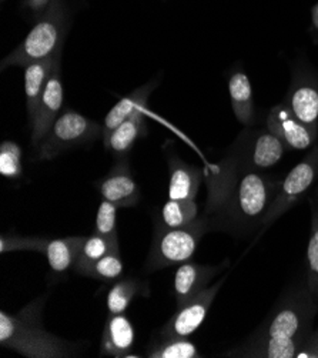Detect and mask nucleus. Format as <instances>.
I'll use <instances>...</instances> for the list:
<instances>
[{
    "label": "nucleus",
    "mask_w": 318,
    "mask_h": 358,
    "mask_svg": "<svg viewBox=\"0 0 318 358\" xmlns=\"http://www.w3.org/2000/svg\"><path fill=\"white\" fill-rule=\"evenodd\" d=\"M281 183L240 164L234 152L208 178V203L204 219L208 230H247L263 224Z\"/></svg>",
    "instance_id": "obj_1"
},
{
    "label": "nucleus",
    "mask_w": 318,
    "mask_h": 358,
    "mask_svg": "<svg viewBox=\"0 0 318 358\" xmlns=\"http://www.w3.org/2000/svg\"><path fill=\"white\" fill-rule=\"evenodd\" d=\"M45 297H39L17 314L0 313V345L30 358L72 357L76 345L60 340L43 329Z\"/></svg>",
    "instance_id": "obj_2"
},
{
    "label": "nucleus",
    "mask_w": 318,
    "mask_h": 358,
    "mask_svg": "<svg viewBox=\"0 0 318 358\" xmlns=\"http://www.w3.org/2000/svg\"><path fill=\"white\" fill-rule=\"evenodd\" d=\"M318 304L305 287H297L273 308L264 323L249 337V340L293 341L300 345L311 333L312 320Z\"/></svg>",
    "instance_id": "obj_3"
},
{
    "label": "nucleus",
    "mask_w": 318,
    "mask_h": 358,
    "mask_svg": "<svg viewBox=\"0 0 318 358\" xmlns=\"http://www.w3.org/2000/svg\"><path fill=\"white\" fill-rule=\"evenodd\" d=\"M67 33V12L63 0H52L39 20L27 33L24 41L9 53L0 64L5 70L9 66H22L48 59L62 53Z\"/></svg>",
    "instance_id": "obj_4"
},
{
    "label": "nucleus",
    "mask_w": 318,
    "mask_h": 358,
    "mask_svg": "<svg viewBox=\"0 0 318 358\" xmlns=\"http://www.w3.org/2000/svg\"><path fill=\"white\" fill-rule=\"evenodd\" d=\"M207 231L210 230L204 217L180 229H170L157 222L146 270L156 271L190 262L198 241Z\"/></svg>",
    "instance_id": "obj_5"
},
{
    "label": "nucleus",
    "mask_w": 318,
    "mask_h": 358,
    "mask_svg": "<svg viewBox=\"0 0 318 358\" xmlns=\"http://www.w3.org/2000/svg\"><path fill=\"white\" fill-rule=\"evenodd\" d=\"M99 137H103V126L76 110L66 109L42 140L39 159H55L63 152L82 145H89Z\"/></svg>",
    "instance_id": "obj_6"
},
{
    "label": "nucleus",
    "mask_w": 318,
    "mask_h": 358,
    "mask_svg": "<svg viewBox=\"0 0 318 358\" xmlns=\"http://www.w3.org/2000/svg\"><path fill=\"white\" fill-rule=\"evenodd\" d=\"M318 178V146L314 148L284 178L263 222V227L273 224L304 197Z\"/></svg>",
    "instance_id": "obj_7"
},
{
    "label": "nucleus",
    "mask_w": 318,
    "mask_h": 358,
    "mask_svg": "<svg viewBox=\"0 0 318 358\" xmlns=\"http://www.w3.org/2000/svg\"><path fill=\"white\" fill-rule=\"evenodd\" d=\"M286 148L274 133L267 130H245L236 141V156L240 164L250 170H266L284 156Z\"/></svg>",
    "instance_id": "obj_8"
},
{
    "label": "nucleus",
    "mask_w": 318,
    "mask_h": 358,
    "mask_svg": "<svg viewBox=\"0 0 318 358\" xmlns=\"http://www.w3.org/2000/svg\"><path fill=\"white\" fill-rule=\"evenodd\" d=\"M227 277H222L215 285L204 289L190 301L179 308L167 323L160 329V337H190L203 324V321L213 304L219 290Z\"/></svg>",
    "instance_id": "obj_9"
},
{
    "label": "nucleus",
    "mask_w": 318,
    "mask_h": 358,
    "mask_svg": "<svg viewBox=\"0 0 318 358\" xmlns=\"http://www.w3.org/2000/svg\"><path fill=\"white\" fill-rule=\"evenodd\" d=\"M284 103L307 126L318 130V75L310 69H296Z\"/></svg>",
    "instance_id": "obj_10"
},
{
    "label": "nucleus",
    "mask_w": 318,
    "mask_h": 358,
    "mask_svg": "<svg viewBox=\"0 0 318 358\" xmlns=\"http://www.w3.org/2000/svg\"><path fill=\"white\" fill-rule=\"evenodd\" d=\"M267 129L284 143L289 150H305L318 137V130L303 123L284 101L273 107L268 113Z\"/></svg>",
    "instance_id": "obj_11"
},
{
    "label": "nucleus",
    "mask_w": 318,
    "mask_h": 358,
    "mask_svg": "<svg viewBox=\"0 0 318 358\" xmlns=\"http://www.w3.org/2000/svg\"><path fill=\"white\" fill-rule=\"evenodd\" d=\"M63 83L60 75V60L55 64L43 96L41 99L36 116L31 122V145L38 146L49 133L63 107Z\"/></svg>",
    "instance_id": "obj_12"
},
{
    "label": "nucleus",
    "mask_w": 318,
    "mask_h": 358,
    "mask_svg": "<svg viewBox=\"0 0 318 358\" xmlns=\"http://www.w3.org/2000/svg\"><path fill=\"white\" fill-rule=\"evenodd\" d=\"M96 187L104 200L113 203L119 208L133 207L140 200L138 186L126 159H120L110 173L96 183Z\"/></svg>",
    "instance_id": "obj_13"
},
{
    "label": "nucleus",
    "mask_w": 318,
    "mask_h": 358,
    "mask_svg": "<svg viewBox=\"0 0 318 358\" xmlns=\"http://www.w3.org/2000/svg\"><path fill=\"white\" fill-rule=\"evenodd\" d=\"M226 266L227 263H223L219 267L201 266L193 262L183 263L174 275V294L178 307L180 308L204 289H207V284Z\"/></svg>",
    "instance_id": "obj_14"
},
{
    "label": "nucleus",
    "mask_w": 318,
    "mask_h": 358,
    "mask_svg": "<svg viewBox=\"0 0 318 358\" xmlns=\"http://www.w3.org/2000/svg\"><path fill=\"white\" fill-rule=\"evenodd\" d=\"M136 341V331L130 320L122 314H110L104 324L100 354L109 357H129Z\"/></svg>",
    "instance_id": "obj_15"
},
{
    "label": "nucleus",
    "mask_w": 318,
    "mask_h": 358,
    "mask_svg": "<svg viewBox=\"0 0 318 358\" xmlns=\"http://www.w3.org/2000/svg\"><path fill=\"white\" fill-rule=\"evenodd\" d=\"M167 160L170 169L168 199L194 200L203 180V170L187 164L173 152L168 155Z\"/></svg>",
    "instance_id": "obj_16"
},
{
    "label": "nucleus",
    "mask_w": 318,
    "mask_h": 358,
    "mask_svg": "<svg viewBox=\"0 0 318 358\" xmlns=\"http://www.w3.org/2000/svg\"><path fill=\"white\" fill-rule=\"evenodd\" d=\"M60 56L62 53H57L48 59L33 62L24 67V92L30 124L34 116H36L45 87L48 85L55 64L57 63V60H60Z\"/></svg>",
    "instance_id": "obj_17"
},
{
    "label": "nucleus",
    "mask_w": 318,
    "mask_h": 358,
    "mask_svg": "<svg viewBox=\"0 0 318 358\" xmlns=\"http://www.w3.org/2000/svg\"><path fill=\"white\" fill-rule=\"evenodd\" d=\"M157 85H159V82L153 80L145 86L137 87L129 96L123 97L108 113V116H106L104 123H103V137L108 136L120 123L130 119L131 116H134L140 112H146L147 100H149L150 94L153 93V90L157 87Z\"/></svg>",
    "instance_id": "obj_18"
},
{
    "label": "nucleus",
    "mask_w": 318,
    "mask_h": 358,
    "mask_svg": "<svg viewBox=\"0 0 318 358\" xmlns=\"http://www.w3.org/2000/svg\"><path fill=\"white\" fill-rule=\"evenodd\" d=\"M146 112H140L120 123L113 131L103 137L104 148L116 157L123 159L134 146V143L147 134Z\"/></svg>",
    "instance_id": "obj_19"
},
{
    "label": "nucleus",
    "mask_w": 318,
    "mask_h": 358,
    "mask_svg": "<svg viewBox=\"0 0 318 358\" xmlns=\"http://www.w3.org/2000/svg\"><path fill=\"white\" fill-rule=\"evenodd\" d=\"M229 92L237 120L244 126H253L256 123V112L249 76L241 70H234L229 79Z\"/></svg>",
    "instance_id": "obj_20"
},
{
    "label": "nucleus",
    "mask_w": 318,
    "mask_h": 358,
    "mask_svg": "<svg viewBox=\"0 0 318 358\" xmlns=\"http://www.w3.org/2000/svg\"><path fill=\"white\" fill-rule=\"evenodd\" d=\"M85 238L86 237H64L48 241L43 255H46L53 273L62 274L75 267Z\"/></svg>",
    "instance_id": "obj_21"
},
{
    "label": "nucleus",
    "mask_w": 318,
    "mask_h": 358,
    "mask_svg": "<svg viewBox=\"0 0 318 358\" xmlns=\"http://www.w3.org/2000/svg\"><path fill=\"white\" fill-rule=\"evenodd\" d=\"M311 231L307 247V289L318 304V197L312 196L311 200Z\"/></svg>",
    "instance_id": "obj_22"
},
{
    "label": "nucleus",
    "mask_w": 318,
    "mask_h": 358,
    "mask_svg": "<svg viewBox=\"0 0 318 358\" xmlns=\"http://www.w3.org/2000/svg\"><path fill=\"white\" fill-rule=\"evenodd\" d=\"M149 358H198L197 347L189 337H160L147 350Z\"/></svg>",
    "instance_id": "obj_23"
},
{
    "label": "nucleus",
    "mask_w": 318,
    "mask_h": 358,
    "mask_svg": "<svg viewBox=\"0 0 318 358\" xmlns=\"http://www.w3.org/2000/svg\"><path fill=\"white\" fill-rule=\"evenodd\" d=\"M147 296L149 287L146 282L134 278H123L116 282L108 294V308L110 314H122L127 310L136 296Z\"/></svg>",
    "instance_id": "obj_24"
},
{
    "label": "nucleus",
    "mask_w": 318,
    "mask_h": 358,
    "mask_svg": "<svg viewBox=\"0 0 318 358\" xmlns=\"http://www.w3.org/2000/svg\"><path fill=\"white\" fill-rule=\"evenodd\" d=\"M197 213L198 207L194 200L168 199L161 208V219L159 222L170 229H180L191 224L197 219Z\"/></svg>",
    "instance_id": "obj_25"
},
{
    "label": "nucleus",
    "mask_w": 318,
    "mask_h": 358,
    "mask_svg": "<svg viewBox=\"0 0 318 358\" xmlns=\"http://www.w3.org/2000/svg\"><path fill=\"white\" fill-rule=\"evenodd\" d=\"M115 248H119L117 240H112V238H108V237H104L101 234H96V233L90 237H86L73 270L78 274H82V271L85 268H87L94 262L100 260L101 257L110 253Z\"/></svg>",
    "instance_id": "obj_26"
},
{
    "label": "nucleus",
    "mask_w": 318,
    "mask_h": 358,
    "mask_svg": "<svg viewBox=\"0 0 318 358\" xmlns=\"http://www.w3.org/2000/svg\"><path fill=\"white\" fill-rule=\"evenodd\" d=\"M123 271H124V264L120 257V252L119 248H115L110 253H108L104 257H101L100 260L94 262L92 266L85 268L80 275L97 278L106 282H112L119 280L123 275Z\"/></svg>",
    "instance_id": "obj_27"
},
{
    "label": "nucleus",
    "mask_w": 318,
    "mask_h": 358,
    "mask_svg": "<svg viewBox=\"0 0 318 358\" xmlns=\"http://www.w3.org/2000/svg\"><path fill=\"white\" fill-rule=\"evenodd\" d=\"M49 238L45 237H24L13 233L2 234L0 237V253L12 252H39L43 253Z\"/></svg>",
    "instance_id": "obj_28"
},
{
    "label": "nucleus",
    "mask_w": 318,
    "mask_h": 358,
    "mask_svg": "<svg viewBox=\"0 0 318 358\" xmlns=\"http://www.w3.org/2000/svg\"><path fill=\"white\" fill-rule=\"evenodd\" d=\"M22 149L15 141H3L0 146V174L6 178L22 177Z\"/></svg>",
    "instance_id": "obj_29"
},
{
    "label": "nucleus",
    "mask_w": 318,
    "mask_h": 358,
    "mask_svg": "<svg viewBox=\"0 0 318 358\" xmlns=\"http://www.w3.org/2000/svg\"><path fill=\"white\" fill-rule=\"evenodd\" d=\"M117 206L104 200L100 203L96 217V234H101L108 238L117 240V226H116V211Z\"/></svg>",
    "instance_id": "obj_30"
},
{
    "label": "nucleus",
    "mask_w": 318,
    "mask_h": 358,
    "mask_svg": "<svg viewBox=\"0 0 318 358\" xmlns=\"http://www.w3.org/2000/svg\"><path fill=\"white\" fill-rule=\"evenodd\" d=\"M296 358H318V329L308 334Z\"/></svg>",
    "instance_id": "obj_31"
},
{
    "label": "nucleus",
    "mask_w": 318,
    "mask_h": 358,
    "mask_svg": "<svg viewBox=\"0 0 318 358\" xmlns=\"http://www.w3.org/2000/svg\"><path fill=\"white\" fill-rule=\"evenodd\" d=\"M24 3L34 12H45L52 0H24Z\"/></svg>",
    "instance_id": "obj_32"
},
{
    "label": "nucleus",
    "mask_w": 318,
    "mask_h": 358,
    "mask_svg": "<svg viewBox=\"0 0 318 358\" xmlns=\"http://www.w3.org/2000/svg\"><path fill=\"white\" fill-rule=\"evenodd\" d=\"M311 17H312V24H314V27L318 30V3L312 8Z\"/></svg>",
    "instance_id": "obj_33"
}]
</instances>
